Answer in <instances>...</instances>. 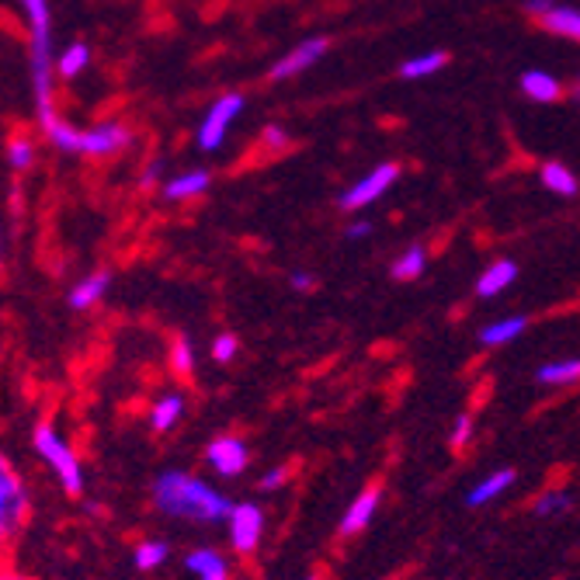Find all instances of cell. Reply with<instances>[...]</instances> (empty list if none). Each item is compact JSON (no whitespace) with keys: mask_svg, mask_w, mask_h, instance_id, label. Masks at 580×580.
I'll return each instance as SVG.
<instances>
[{"mask_svg":"<svg viewBox=\"0 0 580 580\" xmlns=\"http://www.w3.org/2000/svg\"><path fill=\"white\" fill-rule=\"evenodd\" d=\"M154 504L167 518L199 521V525L226 521L233 507L226 494H220L215 487H209L205 479L191 476L184 470H167L154 479Z\"/></svg>","mask_w":580,"mask_h":580,"instance_id":"6da1fadb","label":"cell"},{"mask_svg":"<svg viewBox=\"0 0 580 580\" xmlns=\"http://www.w3.org/2000/svg\"><path fill=\"white\" fill-rule=\"evenodd\" d=\"M45 139L53 143L56 150L63 154H77V157H115L123 154L129 143H133V133L126 123H102V126H87V129H77L63 123L60 115L45 118L39 123Z\"/></svg>","mask_w":580,"mask_h":580,"instance_id":"7a4b0ae2","label":"cell"},{"mask_svg":"<svg viewBox=\"0 0 580 580\" xmlns=\"http://www.w3.org/2000/svg\"><path fill=\"white\" fill-rule=\"evenodd\" d=\"M32 449L42 458L45 466L53 470V476L60 479V487L70 497H81L84 494V466H81V455L77 449L70 445L63 434L53 424H39L32 431Z\"/></svg>","mask_w":580,"mask_h":580,"instance_id":"3957f363","label":"cell"},{"mask_svg":"<svg viewBox=\"0 0 580 580\" xmlns=\"http://www.w3.org/2000/svg\"><path fill=\"white\" fill-rule=\"evenodd\" d=\"M29 512H32V500H29L25 479L18 476L11 458L0 452V552L18 539V531L29 521Z\"/></svg>","mask_w":580,"mask_h":580,"instance_id":"277c9868","label":"cell"},{"mask_svg":"<svg viewBox=\"0 0 580 580\" xmlns=\"http://www.w3.org/2000/svg\"><path fill=\"white\" fill-rule=\"evenodd\" d=\"M25 14V25H29V56L32 66H56L53 56V8L50 0H14Z\"/></svg>","mask_w":580,"mask_h":580,"instance_id":"5b68a950","label":"cell"},{"mask_svg":"<svg viewBox=\"0 0 580 580\" xmlns=\"http://www.w3.org/2000/svg\"><path fill=\"white\" fill-rule=\"evenodd\" d=\"M240 112H244V94H220V98L212 102V108L205 112L202 126H199V147L205 154L223 147L226 136H230V126L236 123Z\"/></svg>","mask_w":580,"mask_h":580,"instance_id":"8992f818","label":"cell"},{"mask_svg":"<svg viewBox=\"0 0 580 580\" xmlns=\"http://www.w3.org/2000/svg\"><path fill=\"white\" fill-rule=\"evenodd\" d=\"M226 536L236 556H254L264 536V512L257 504H233L226 515Z\"/></svg>","mask_w":580,"mask_h":580,"instance_id":"52a82bcc","label":"cell"},{"mask_svg":"<svg viewBox=\"0 0 580 580\" xmlns=\"http://www.w3.org/2000/svg\"><path fill=\"white\" fill-rule=\"evenodd\" d=\"M397 178H400V167L397 164H379V167H372V171L366 175V178H358L345 196H341V209H348V212H358V209H366V205H372V202H379L386 191H390L393 184H397Z\"/></svg>","mask_w":580,"mask_h":580,"instance_id":"ba28073f","label":"cell"},{"mask_svg":"<svg viewBox=\"0 0 580 580\" xmlns=\"http://www.w3.org/2000/svg\"><path fill=\"white\" fill-rule=\"evenodd\" d=\"M205 463L215 476H240L251 463V452H247V442L236 439V434H220V439H212L209 449H205Z\"/></svg>","mask_w":580,"mask_h":580,"instance_id":"9c48e42d","label":"cell"},{"mask_svg":"<svg viewBox=\"0 0 580 580\" xmlns=\"http://www.w3.org/2000/svg\"><path fill=\"white\" fill-rule=\"evenodd\" d=\"M525 8H528V14H536L542 21L546 32L563 35V39H580V11L552 4V0H528Z\"/></svg>","mask_w":580,"mask_h":580,"instance_id":"30bf717a","label":"cell"},{"mask_svg":"<svg viewBox=\"0 0 580 580\" xmlns=\"http://www.w3.org/2000/svg\"><path fill=\"white\" fill-rule=\"evenodd\" d=\"M327 39H306V42H299L293 53H285L275 66H272V81H288V77H296V74H303V70H309V66H317L324 56H327Z\"/></svg>","mask_w":580,"mask_h":580,"instance_id":"8fae6325","label":"cell"},{"mask_svg":"<svg viewBox=\"0 0 580 580\" xmlns=\"http://www.w3.org/2000/svg\"><path fill=\"white\" fill-rule=\"evenodd\" d=\"M379 500H382V491L379 487H366V491H361L348 504V512L341 518V531H337V536H341V539H355L358 531H366L372 525L376 512H379Z\"/></svg>","mask_w":580,"mask_h":580,"instance_id":"7c38bea8","label":"cell"},{"mask_svg":"<svg viewBox=\"0 0 580 580\" xmlns=\"http://www.w3.org/2000/svg\"><path fill=\"white\" fill-rule=\"evenodd\" d=\"M184 567L188 573H196L199 580H230V563L220 549H191L184 556Z\"/></svg>","mask_w":580,"mask_h":580,"instance_id":"4fadbf2b","label":"cell"},{"mask_svg":"<svg viewBox=\"0 0 580 580\" xmlns=\"http://www.w3.org/2000/svg\"><path fill=\"white\" fill-rule=\"evenodd\" d=\"M108 285H112V275L108 272H94L87 278H81L74 288H70V309H91V306H98L105 296H108Z\"/></svg>","mask_w":580,"mask_h":580,"instance_id":"5bb4252c","label":"cell"},{"mask_svg":"<svg viewBox=\"0 0 580 580\" xmlns=\"http://www.w3.org/2000/svg\"><path fill=\"white\" fill-rule=\"evenodd\" d=\"M515 470H497V473H491V476H483L476 487L470 491V497H466V504L470 507H487V504H494L497 497H504L507 491L515 487Z\"/></svg>","mask_w":580,"mask_h":580,"instance_id":"9a60e30c","label":"cell"},{"mask_svg":"<svg viewBox=\"0 0 580 580\" xmlns=\"http://www.w3.org/2000/svg\"><path fill=\"white\" fill-rule=\"evenodd\" d=\"M212 184L209 171H184L171 181H164V199L167 202H184V199H199L205 196Z\"/></svg>","mask_w":580,"mask_h":580,"instance_id":"2e32d148","label":"cell"},{"mask_svg":"<svg viewBox=\"0 0 580 580\" xmlns=\"http://www.w3.org/2000/svg\"><path fill=\"white\" fill-rule=\"evenodd\" d=\"M518 278V264L515 261H494L487 272L479 275V282H476V296L479 299H494V296H500L507 285H512Z\"/></svg>","mask_w":580,"mask_h":580,"instance_id":"e0dca14e","label":"cell"},{"mask_svg":"<svg viewBox=\"0 0 580 580\" xmlns=\"http://www.w3.org/2000/svg\"><path fill=\"white\" fill-rule=\"evenodd\" d=\"M528 330V320L525 317H504L497 324H487L479 330V341L487 348H500V345H512L515 337H521Z\"/></svg>","mask_w":580,"mask_h":580,"instance_id":"ac0fdd59","label":"cell"},{"mask_svg":"<svg viewBox=\"0 0 580 580\" xmlns=\"http://www.w3.org/2000/svg\"><path fill=\"white\" fill-rule=\"evenodd\" d=\"M539 386H573L580 382V358H563V361H546L536 372Z\"/></svg>","mask_w":580,"mask_h":580,"instance_id":"d6986e66","label":"cell"},{"mask_svg":"<svg viewBox=\"0 0 580 580\" xmlns=\"http://www.w3.org/2000/svg\"><path fill=\"white\" fill-rule=\"evenodd\" d=\"M518 84H521V94L531 102H556L560 98V84H556V77L542 74V70H525Z\"/></svg>","mask_w":580,"mask_h":580,"instance_id":"ffe728a7","label":"cell"},{"mask_svg":"<svg viewBox=\"0 0 580 580\" xmlns=\"http://www.w3.org/2000/svg\"><path fill=\"white\" fill-rule=\"evenodd\" d=\"M181 418H184V397H178V393H164L150 410L154 431H171Z\"/></svg>","mask_w":580,"mask_h":580,"instance_id":"44dd1931","label":"cell"},{"mask_svg":"<svg viewBox=\"0 0 580 580\" xmlns=\"http://www.w3.org/2000/svg\"><path fill=\"white\" fill-rule=\"evenodd\" d=\"M87 63H91V50H87V45H84V42H70L66 50L56 56V74H60L63 81H74V77L84 74Z\"/></svg>","mask_w":580,"mask_h":580,"instance_id":"7402d4cb","label":"cell"},{"mask_svg":"<svg viewBox=\"0 0 580 580\" xmlns=\"http://www.w3.org/2000/svg\"><path fill=\"white\" fill-rule=\"evenodd\" d=\"M167 556H171V546L160 542V539H143L136 549H133V563L136 570L150 573V570H160L167 563Z\"/></svg>","mask_w":580,"mask_h":580,"instance_id":"603a6c76","label":"cell"},{"mask_svg":"<svg viewBox=\"0 0 580 580\" xmlns=\"http://www.w3.org/2000/svg\"><path fill=\"white\" fill-rule=\"evenodd\" d=\"M449 63V56L442 50H434V53H424V56H414V60H407L400 66V77L403 81H421V77H431V74H439V70Z\"/></svg>","mask_w":580,"mask_h":580,"instance_id":"cb8c5ba5","label":"cell"},{"mask_svg":"<svg viewBox=\"0 0 580 580\" xmlns=\"http://www.w3.org/2000/svg\"><path fill=\"white\" fill-rule=\"evenodd\" d=\"M424 268H428V254H424V247H407V251L390 264V275L400 278V282H414Z\"/></svg>","mask_w":580,"mask_h":580,"instance_id":"d4e9b609","label":"cell"},{"mask_svg":"<svg viewBox=\"0 0 580 580\" xmlns=\"http://www.w3.org/2000/svg\"><path fill=\"white\" fill-rule=\"evenodd\" d=\"M542 184L549 191H556V196H563V199L577 196V178H573L570 167H563V164H546L542 167Z\"/></svg>","mask_w":580,"mask_h":580,"instance_id":"484cf974","label":"cell"},{"mask_svg":"<svg viewBox=\"0 0 580 580\" xmlns=\"http://www.w3.org/2000/svg\"><path fill=\"white\" fill-rule=\"evenodd\" d=\"M8 164L14 167V171H29V167L35 164V143H32V136H14L8 143Z\"/></svg>","mask_w":580,"mask_h":580,"instance_id":"4316f807","label":"cell"},{"mask_svg":"<svg viewBox=\"0 0 580 580\" xmlns=\"http://www.w3.org/2000/svg\"><path fill=\"white\" fill-rule=\"evenodd\" d=\"M567 504H570V494L567 491H546L536 504H531V512H536L539 518H549V515L567 512Z\"/></svg>","mask_w":580,"mask_h":580,"instance_id":"83f0119b","label":"cell"},{"mask_svg":"<svg viewBox=\"0 0 580 580\" xmlns=\"http://www.w3.org/2000/svg\"><path fill=\"white\" fill-rule=\"evenodd\" d=\"M171 369L178 376H191V369H196V351H191L188 337H178V341L171 345Z\"/></svg>","mask_w":580,"mask_h":580,"instance_id":"f1b7e54d","label":"cell"},{"mask_svg":"<svg viewBox=\"0 0 580 580\" xmlns=\"http://www.w3.org/2000/svg\"><path fill=\"white\" fill-rule=\"evenodd\" d=\"M470 442H473V418L470 414H458L455 424H452V431H449V445L458 452V449H466Z\"/></svg>","mask_w":580,"mask_h":580,"instance_id":"f546056e","label":"cell"},{"mask_svg":"<svg viewBox=\"0 0 580 580\" xmlns=\"http://www.w3.org/2000/svg\"><path fill=\"white\" fill-rule=\"evenodd\" d=\"M236 351H240V345H236V337H233V334H220V337H215V345H212V358L220 361V366H226V361H233V358H236Z\"/></svg>","mask_w":580,"mask_h":580,"instance_id":"4dcf8cb0","label":"cell"},{"mask_svg":"<svg viewBox=\"0 0 580 580\" xmlns=\"http://www.w3.org/2000/svg\"><path fill=\"white\" fill-rule=\"evenodd\" d=\"M285 479H288V470H272V473H264V476L257 479V491L272 494V491L285 487Z\"/></svg>","mask_w":580,"mask_h":580,"instance_id":"1f68e13d","label":"cell"},{"mask_svg":"<svg viewBox=\"0 0 580 580\" xmlns=\"http://www.w3.org/2000/svg\"><path fill=\"white\" fill-rule=\"evenodd\" d=\"M288 143V133L282 126H268L264 129V147H285Z\"/></svg>","mask_w":580,"mask_h":580,"instance_id":"d6a6232c","label":"cell"},{"mask_svg":"<svg viewBox=\"0 0 580 580\" xmlns=\"http://www.w3.org/2000/svg\"><path fill=\"white\" fill-rule=\"evenodd\" d=\"M157 178H160V164H150V167H147V175L139 178V188H154Z\"/></svg>","mask_w":580,"mask_h":580,"instance_id":"836d02e7","label":"cell"},{"mask_svg":"<svg viewBox=\"0 0 580 580\" xmlns=\"http://www.w3.org/2000/svg\"><path fill=\"white\" fill-rule=\"evenodd\" d=\"M0 580H32V577H25V573H18L14 567H8L4 560H0Z\"/></svg>","mask_w":580,"mask_h":580,"instance_id":"e575fe53","label":"cell"},{"mask_svg":"<svg viewBox=\"0 0 580 580\" xmlns=\"http://www.w3.org/2000/svg\"><path fill=\"white\" fill-rule=\"evenodd\" d=\"M369 233H372V226H369V223H351V226H348V236H351V240H358V236H369Z\"/></svg>","mask_w":580,"mask_h":580,"instance_id":"d590c367","label":"cell"},{"mask_svg":"<svg viewBox=\"0 0 580 580\" xmlns=\"http://www.w3.org/2000/svg\"><path fill=\"white\" fill-rule=\"evenodd\" d=\"M293 285H296V288H309V285H313V278H309V275H303V272H296V275H293Z\"/></svg>","mask_w":580,"mask_h":580,"instance_id":"8d00e7d4","label":"cell"},{"mask_svg":"<svg viewBox=\"0 0 580 580\" xmlns=\"http://www.w3.org/2000/svg\"><path fill=\"white\" fill-rule=\"evenodd\" d=\"M0 268H4V233H0Z\"/></svg>","mask_w":580,"mask_h":580,"instance_id":"74e56055","label":"cell"},{"mask_svg":"<svg viewBox=\"0 0 580 580\" xmlns=\"http://www.w3.org/2000/svg\"><path fill=\"white\" fill-rule=\"evenodd\" d=\"M577 102H580V81H577Z\"/></svg>","mask_w":580,"mask_h":580,"instance_id":"f35d334b","label":"cell"},{"mask_svg":"<svg viewBox=\"0 0 580 580\" xmlns=\"http://www.w3.org/2000/svg\"><path fill=\"white\" fill-rule=\"evenodd\" d=\"M306 580H320V577H306Z\"/></svg>","mask_w":580,"mask_h":580,"instance_id":"ab89813d","label":"cell"}]
</instances>
